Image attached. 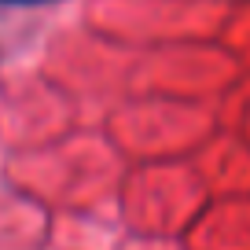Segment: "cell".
<instances>
[{
    "label": "cell",
    "mask_w": 250,
    "mask_h": 250,
    "mask_svg": "<svg viewBox=\"0 0 250 250\" xmlns=\"http://www.w3.org/2000/svg\"><path fill=\"white\" fill-rule=\"evenodd\" d=\"M11 4H30V0H11Z\"/></svg>",
    "instance_id": "6da1fadb"
}]
</instances>
